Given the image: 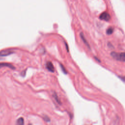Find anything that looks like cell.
<instances>
[{"label":"cell","instance_id":"8992f818","mask_svg":"<svg viewBox=\"0 0 125 125\" xmlns=\"http://www.w3.org/2000/svg\"><path fill=\"white\" fill-rule=\"evenodd\" d=\"M113 30H114V29L113 27H109V28H108V29L107 30V34L108 35H111L113 33Z\"/></svg>","mask_w":125,"mask_h":125},{"label":"cell","instance_id":"ba28073f","mask_svg":"<svg viewBox=\"0 0 125 125\" xmlns=\"http://www.w3.org/2000/svg\"><path fill=\"white\" fill-rule=\"evenodd\" d=\"M54 99H55V100L57 101V102L58 104H61V101H60V100H59V98L58 97V96H57V94H56V93H54Z\"/></svg>","mask_w":125,"mask_h":125},{"label":"cell","instance_id":"7a4b0ae2","mask_svg":"<svg viewBox=\"0 0 125 125\" xmlns=\"http://www.w3.org/2000/svg\"><path fill=\"white\" fill-rule=\"evenodd\" d=\"M99 18L102 20H104L105 21H109L110 19V16L108 13L104 12L100 15Z\"/></svg>","mask_w":125,"mask_h":125},{"label":"cell","instance_id":"9c48e42d","mask_svg":"<svg viewBox=\"0 0 125 125\" xmlns=\"http://www.w3.org/2000/svg\"><path fill=\"white\" fill-rule=\"evenodd\" d=\"M60 67H61V68L62 71V72H64L65 74H67V71L66 69L65 68V67H64V66L61 65V64H60Z\"/></svg>","mask_w":125,"mask_h":125},{"label":"cell","instance_id":"6da1fadb","mask_svg":"<svg viewBox=\"0 0 125 125\" xmlns=\"http://www.w3.org/2000/svg\"><path fill=\"white\" fill-rule=\"evenodd\" d=\"M111 56L115 60L124 62L125 61V54L123 53H117L115 52H112Z\"/></svg>","mask_w":125,"mask_h":125},{"label":"cell","instance_id":"8fae6325","mask_svg":"<svg viewBox=\"0 0 125 125\" xmlns=\"http://www.w3.org/2000/svg\"><path fill=\"white\" fill-rule=\"evenodd\" d=\"M3 64H2V63H0V68H3Z\"/></svg>","mask_w":125,"mask_h":125},{"label":"cell","instance_id":"277c9868","mask_svg":"<svg viewBox=\"0 0 125 125\" xmlns=\"http://www.w3.org/2000/svg\"><path fill=\"white\" fill-rule=\"evenodd\" d=\"M46 68L47 70L51 72H54V68L51 62H47L46 64Z\"/></svg>","mask_w":125,"mask_h":125},{"label":"cell","instance_id":"5b68a950","mask_svg":"<svg viewBox=\"0 0 125 125\" xmlns=\"http://www.w3.org/2000/svg\"><path fill=\"white\" fill-rule=\"evenodd\" d=\"M80 37H81V38L82 41H83V42L84 43V44H85L89 48H90V46H89V44H88V42H87V41L86 40V39L85 38L84 34H83L82 32H81V33H80Z\"/></svg>","mask_w":125,"mask_h":125},{"label":"cell","instance_id":"30bf717a","mask_svg":"<svg viewBox=\"0 0 125 125\" xmlns=\"http://www.w3.org/2000/svg\"><path fill=\"white\" fill-rule=\"evenodd\" d=\"M44 119L45 120V121L47 122H50V119L49 118V117L47 116H45L44 117Z\"/></svg>","mask_w":125,"mask_h":125},{"label":"cell","instance_id":"3957f363","mask_svg":"<svg viewBox=\"0 0 125 125\" xmlns=\"http://www.w3.org/2000/svg\"><path fill=\"white\" fill-rule=\"evenodd\" d=\"M13 53V51L9 49L4 50L0 51V56H7Z\"/></svg>","mask_w":125,"mask_h":125},{"label":"cell","instance_id":"52a82bcc","mask_svg":"<svg viewBox=\"0 0 125 125\" xmlns=\"http://www.w3.org/2000/svg\"><path fill=\"white\" fill-rule=\"evenodd\" d=\"M17 123L18 125H22L24 124V120L23 118H19L17 121Z\"/></svg>","mask_w":125,"mask_h":125},{"label":"cell","instance_id":"7c38bea8","mask_svg":"<svg viewBox=\"0 0 125 125\" xmlns=\"http://www.w3.org/2000/svg\"><path fill=\"white\" fill-rule=\"evenodd\" d=\"M94 58H95V59H96V60H97V61H99V62H100V60H99V59H98V58H96V57H94Z\"/></svg>","mask_w":125,"mask_h":125}]
</instances>
